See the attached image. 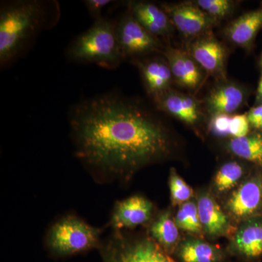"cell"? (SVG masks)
Segmentation results:
<instances>
[{
  "label": "cell",
  "mask_w": 262,
  "mask_h": 262,
  "mask_svg": "<svg viewBox=\"0 0 262 262\" xmlns=\"http://www.w3.org/2000/svg\"><path fill=\"white\" fill-rule=\"evenodd\" d=\"M69 120L76 156L106 177H127L171 149L168 131L155 114L117 93L76 103Z\"/></svg>",
  "instance_id": "cell-1"
},
{
  "label": "cell",
  "mask_w": 262,
  "mask_h": 262,
  "mask_svg": "<svg viewBox=\"0 0 262 262\" xmlns=\"http://www.w3.org/2000/svg\"><path fill=\"white\" fill-rule=\"evenodd\" d=\"M51 2L15 0L2 2L0 8V66L21 56L33 39L48 27Z\"/></svg>",
  "instance_id": "cell-2"
},
{
  "label": "cell",
  "mask_w": 262,
  "mask_h": 262,
  "mask_svg": "<svg viewBox=\"0 0 262 262\" xmlns=\"http://www.w3.org/2000/svg\"><path fill=\"white\" fill-rule=\"evenodd\" d=\"M69 59L115 70L125 61L117 41L116 20L102 18L76 38L67 51Z\"/></svg>",
  "instance_id": "cell-3"
},
{
  "label": "cell",
  "mask_w": 262,
  "mask_h": 262,
  "mask_svg": "<svg viewBox=\"0 0 262 262\" xmlns=\"http://www.w3.org/2000/svg\"><path fill=\"white\" fill-rule=\"evenodd\" d=\"M101 232L75 215H66L52 226L47 245L56 256H72L99 247Z\"/></svg>",
  "instance_id": "cell-4"
},
{
  "label": "cell",
  "mask_w": 262,
  "mask_h": 262,
  "mask_svg": "<svg viewBox=\"0 0 262 262\" xmlns=\"http://www.w3.org/2000/svg\"><path fill=\"white\" fill-rule=\"evenodd\" d=\"M101 253L103 262H178L150 237L130 241L114 234Z\"/></svg>",
  "instance_id": "cell-5"
},
{
  "label": "cell",
  "mask_w": 262,
  "mask_h": 262,
  "mask_svg": "<svg viewBox=\"0 0 262 262\" xmlns=\"http://www.w3.org/2000/svg\"><path fill=\"white\" fill-rule=\"evenodd\" d=\"M117 41L125 60L162 51V44L127 10L116 20Z\"/></svg>",
  "instance_id": "cell-6"
},
{
  "label": "cell",
  "mask_w": 262,
  "mask_h": 262,
  "mask_svg": "<svg viewBox=\"0 0 262 262\" xmlns=\"http://www.w3.org/2000/svg\"><path fill=\"white\" fill-rule=\"evenodd\" d=\"M164 11L172 24L187 37H199L206 34L215 20L206 14L194 3L163 4Z\"/></svg>",
  "instance_id": "cell-7"
},
{
  "label": "cell",
  "mask_w": 262,
  "mask_h": 262,
  "mask_svg": "<svg viewBox=\"0 0 262 262\" xmlns=\"http://www.w3.org/2000/svg\"><path fill=\"white\" fill-rule=\"evenodd\" d=\"M188 53L207 73L224 75L227 50L211 34H205L189 45Z\"/></svg>",
  "instance_id": "cell-8"
},
{
  "label": "cell",
  "mask_w": 262,
  "mask_h": 262,
  "mask_svg": "<svg viewBox=\"0 0 262 262\" xmlns=\"http://www.w3.org/2000/svg\"><path fill=\"white\" fill-rule=\"evenodd\" d=\"M153 209L152 203L144 196H130L115 204L110 224L117 230L135 228L151 220Z\"/></svg>",
  "instance_id": "cell-9"
},
{
  "label": "cell",
  "mask_w": 262,
  "mask_h": 262,
  "mask_svg": "<svg viewBox=\"0 0 262 262\" xmlns=\"http://www.w3.org/2000/svg\"><path fill=\"white\" fill-rule=\"evenodd\" d=\"M262 203V181L253 178L241 184L227 203V209L236 220H242L259 209Z\"/></svg>",
  "instance_id": "cell-10"
},
{
  "label": "cell",
  "mask_w": 262,
  "mask_h": 262,
  "mask_svg": "<svg viewBox=\"0 0 262 262\" xmlns=\"http://www.w3.org/2000/svg\"><path fill=\"white\" fill-rule=\"evenodd\" d=\"M127 10L155 37L160 39L170 35L173 24L161 7L149 2H129Z\"/></svg>",
  "instance_id": "cell-11"
},
{
  "label": "cell",
  "mask_w": 262,
  "mask_h": 262,
  "mask_svg": "<svg viewBox=\"0 0 262 262\" xmlns=\"http://www.w3.org/2000/svg\"><path fill=\"white\" fill-rule=\"evenodd\" d=\"M163 53L176 82L186 89H196L201 83L202 74L200 66L188 52L179 48L167 47Z\"/></svg>",
  "instance_id": "cell-12"
},
{
  "label": "cell",
  "mask_w": 262,
  "mask_h": 262,
  "mask_svg": "<svg viewBox=\"0 0 262 262\" xmlns=\"http://www.w3.org/2000/svg\"><path fill=\"white\" fill-rule=\"evenodd\" d=\"M148 94L151 98L170 89L173 75L168 62L163 58L136 60Z\"/></svg>",
  "instance_id": "cell-13"
},
{
  "label": "cell",
  "mask_w": 262,
  "mask_h": 262,
  "mask_svg": "<svg viewBox=\"0 0 262 262\" xmlns=\"http://www.w3.org/2000/svg\"><path fill=\"white\" fill-rule=\"evenodd\" d=\"M245 92L242 88L233 83H223L215 86L206 100L208 111L211 115L231 114L237 111L244 103Z\"/></svg>",
  "instance_id": "cell-14"
},
{
  "label": "cell",
  "mask_w": 262,
  "mask_h": 262,
  "mask_svg": "<svg viewBox=\"0 0 262 262\" xmlns=\"http://www.w3.org/2000/svg\"><path fill=\"white\" fill-rule=\"evenodd\" d=\"M230 251L247 260L257 259L262 255V221L248 222L237 231Z\"/></svg>",
  "instance_id": "cell-15"
},
{
  "label": "cell",
  "mask_w": 262,
  "mask_h": 262,
  "mask_svg": "<svg viewBox=\"0 0 262 262\" xmlns=\"http://www.w3.org/2000/svg\"><path fill=\"white\" fill-rule=\"evenodd\" d=\"M262 27V8L248 12L227 26L225 34L230 42L242 48L250 47Z\"/></svg>",
  "instance_id": "cell-16"
},
{
  "label": "cell",
  "mask_w": 262,
  "mask_h": 262,
  "mask_svg": "<svg viewBox=\"0 0 262 262\" xmlns=\"http://www.w3.org/2000/svg\"><path fill=\"white\" fill-rule=\"evenodd\" d=\"M196 205L202 227L207 234L218 237L228 231L229 223L227 215L209 194H202Z\"/></svg>",
  "instance_id": "cell-17"
},
{
  "label": "cell",
  "mask_w": 262,
  "mask_h": 262,
  "mask_svg": "<svg viewBox=\"0 0 262 262\" xmlns=\"http://www.w3.org/2000/svg\"><path fill=\"white\" fill-rule=\"evenodd\" d=\"M178 262H225L222 249L201 239H189L175 251Z\"/></svg>",
  "instance_id": "cell-18"
},
{
  "label": "cell",
  "mask_w": 262,
  "mask_h": 262,
  "mask_svg": "<svg viewBox=\"0 0 262 262\" xmlns=\"http://www.w3.org/2000/svg\"><path fill=\"white\" fill-rule=\"evenodd\" d=\"M179 227L169 212H164L153 222L150 227L152 239L170 255L179 247Z\"/></svg>",
  "instance_id": "cell-19"
},
{
  "label": "cell",
  "mask_w": 262,
  "mask_h": 262,
  "mask_svg": "<svg viewBox=\"0 0 262 262\" xmlns=\"http://www.w3.org/2000/svg\"><path fill=\"white\" fill-rule=\"evenodd\" d=\"M231 152L239 158L262 165V134L232 138L228 144Z\"/></svg>",
  "instance_id": "cell-20"
},
{
  "label": "cell",
  "mask_w": 262,
  "mask_h": 262,
  "mask_svg": "<svg viewBox=\"0 0 262 262\" xmlns=\"http://www.w3.org/2000/svg\"><path fill=\"white\" fill-rule=\"evenodd\" d=\"M175 222L179 229L192 234H201L203 227L200 220L198 205L188 201L181 205L176 215Z\"/></svg>",
  "instance_id": "cell-21"
},
{
  "label": "cell",
  "mask_w": 262,
  "mask_h": 262,
  "mask_svg": "<svg viewBox=\"0 0 262 262\" xmlns=\"http://www.w3.org/2000/svg\"><path fill=\"white\" fill-rule=\"evenodd\" d=\"M244 175L242 165L237 162L224 164L214 177V186L219 192H225L232 189Z\"/></svg>",
  "instance_id": "cell-22"
},
{
  "label": "cell",
  "mask_w": 262,
  "mask_h": 262,
  "mask_svg": "<svg viewBox=\"0 0 262 262\" xmlns=\"http://www.w3.org/2000/svg\"><path fill=\"white\" fill-rule=\"evenodd\" d=\"M170 198L173 206H181L192 198L193 189L177 173V170L171 168L169 177Z\"/></svg>",
  "instance_id": "cell-23"
},
{
  "label": "cell",
  "mask_w": 262,
  "mask_h": 262,
  "mask_svg": "<svg viewBox=\"0 0 262 262\" xmlns=\"http://www.w3.org/2000/svg\"><path fill=\"white\" fill-rule=\"evenodd\" d=\"M194 4L215 20L225 18L234 8V2L229 0H198Z\"/></svg>",
  "instance_id": "cell-24"
},
{
  "label": "cell",
  "mask_w": 262,
  "mask_h": 262,
  "mask_svg": "<svg viewBox=\"0 0 262 262\" xmlns=\"http://www.w3.org/2000/svg\"><path fill=\"white\" fill-rule=\"evenodd\" d=\"M232 115L217 114L211 115L209 130L216 137L223 138L230 136V125Z\"/></svg>",
  "instance_id": "cell-25"
},
{
  "label": "cell",
  "mask_w": 262,
  "mask_h": 262,
  "mask_svg": "<svg viewBox=\"0 0 262 262\" xmlns=\"http://www.w3.org/2000/svg\"><path fill=\"white\" fill-rule=\"evenodd\" d=\"M250 123L247 115H234L232 116L230 136L233 138L244 137L248 135Z\"/></svg>",
  "instance_id": "cell-26"
},
{
  "label": "cell",
  "mask_w": 262,
  "mask_h": 262,
  "mask_svg": "<svg viewBox=\"0 0 262 262\" xmlns=\"http://www.w3.org/2000/svg\"><path fill=\"white\" fill-rule=\"evenodd\" d=\"M83 3L90 15L96 20L102 18L103 10L115 2L111 0H85Z\"/></svg>",
  "instance_id": "cell-27"
},
{
  "label": "cell",
  "mask_w": 262,
  "mask_h": 262,
  "mask_svg": "<svg viewBox=\"0 0 262 262\" xmlns=\"http://www.w3.org/2000/svg\"><path fill=\"white\" fill-rule=\"evenodd\" d=\"M247 115L250 125L256 129L262 128V103L251 108Z\"/></svg>",
  "instance_id": "cell-28"
},
{
  "label": "cell",
  "mask_w": 262,
  "mask_h": 262,
  "mask_svg": "<svg viewBox=\"0 0 262 262\" xmlns=\"http://www.w3.org/2000/svg\"><path fill=\"white\" fill-rule=\"evenodd\" d=\"M256 102L258 105L262 103V71L261 77H260L259 82H258V86L257 89V97H256Z\"/></svg>",
  "instance_id": "cell-29"
},
{
  "label": "cell",
  "mask_w": 262,
  "mask_h": 262,
  "mask_svg": "<svg viewBox=\"0 0 262 262\" xmlns=\"http://www.w3.org/2000/svg\"><path fill=\"white\" fill-rule=\"evenodd\" d=\"M261 67H262V56H261Z\"/></svg>",
  "instance_id": "cell-30"
}]
</instances>
